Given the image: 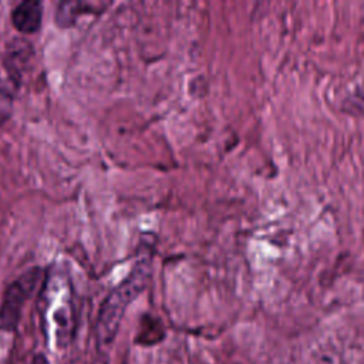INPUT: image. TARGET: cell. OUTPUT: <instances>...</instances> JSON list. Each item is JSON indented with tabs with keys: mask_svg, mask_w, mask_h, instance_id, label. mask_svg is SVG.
Here are the masks:
<instances>
[{
	"mask_svg": "<svg viewBox=\"0 0 364 364\" xmlns=\"http://www.w3.org/2000/svg\"><path fill=\"white\" fill-rule=\"evenodd\" d=\"M151 277V257H141L129 274L102 301L97 318V340L108 347L117 336L127 307L146 287Z\"/></svg>",
	"mask_w": 364,
	"mask_h": 364,
	"instance_id": "cell-1",
	"label": "cell"
},
{
	"mask_svg": "<svg viewBox=\"0 0 364 364\" xmlns=\"http://www.w3.org/2000/svg\"><path fill=\"white\" fill-rule=\"evenodd\" d=\"M43 269L31 267L18 276L3 294L0 304V330L14 331L21 316L24 303L33 296L34 290L43 280Z\"/></svg>",
	"mask_w": 364,
	"mask_h": 364,
	"instance_id": "cell-2",
	"label": "cell"
},
{
	"mask_svg": "<svg viewBox=\"0 0 364 364\" xmlns=\"http://www.w3.org/2000/svg\"><path fill=\"white\" fill-rule=\"evenodd\" d=\"M34 57L33 46L28 40L23 37H14L11 38L4 50L3 64L9 74V80L18 85L23 80V75L30 67V63Z\"/></svg>",
	"mask_w": 364,
	"mask_h": 364,
	"instance_id": "cell-3",
	"label": "cell"
},
{
	"mask_svg": "<svg viewBox=\"0 0 364 364\" xmlns=\"http://www.w3.org/2000/svg\"><path fill=\"white\" fill-rule=\"evenodd\" d=\"M43 9L41 3L36 0H26L18 3L11 11V23L21 34H33L41 26Z\"/></svg>",
	"mask_w": 364,
	"mask_h": 364,
	"instance_id": "cell-4",
	"label": "cell"
},
{
	"mask_svg": "<svg viewBox=\"0 0 364 364\" xmlns=\"http://www.w3.org/2000/svg\"><path fill=\"white\" fill-rule=\"evenodd\" d=\"M100 13L101 6H95L87 1H61L55 11V21L61 27H71L75 24L78 16Z\"/></svg>",
	"mask_w": 364,
	"mask_h": 364,
	"instance_id": "cell-5",
	"label": "cell"
},
{
	"mask_svg": "<svg viewBox=\"0 0 364 364\" xmlns=\"http://www.w3.org/2000/svg\"><path fill=\"white\" fill-rule=\"evenodd\" d=\"M16 87L9 78L0 80V124L6 122L11 115Z\"/></svg>",
	"mask_w": 364,
	"mask_h": 364,
	"instance_id": "cell-6",
	"label": "cell"
},
{
	"mask_svg": "<svg viewBox=\"0 0 364 364\" xmlns=\"http://www.w3.org/2000/svg\"><path fill=\"white\" fill-rule=\"evenodd\" d=\"M31 364H50V363H48L47 357H44L43 354H37V355H34Z\"/></svg>",
	"mask_w": 364,
	"mask_h": 364,
	"instance_id": "cell-7",
	"label": "cell"
}]
</instances>
